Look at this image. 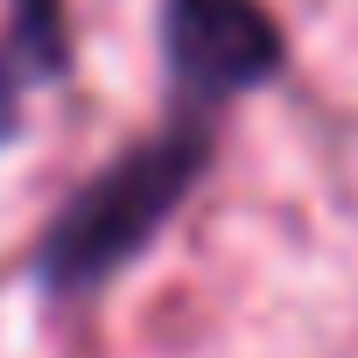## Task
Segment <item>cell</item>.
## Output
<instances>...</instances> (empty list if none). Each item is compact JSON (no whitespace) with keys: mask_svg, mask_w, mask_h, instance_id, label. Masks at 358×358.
Returning <instances> with one entry per match:
<instances>
[{"mask_svg":"<svg viewBox=\"0 0 358 358\" xmlns=\"http://www.w3.org/2000/svg\"><path fill=\"white\" fill-rule=\"evenodd\" d=\"M204 120H183V127H169L141 148H127L113 169H99L92 183L64 204V218L43 232V281L50 288H92L106 281L113 267H127L162 225L169 211L190 197L197 183V169H204Z\"/></svg>","mask_w":358,"mask_h":358,"instance_id":"1","label":"cell"},{"mask_svg":"<svg viewBox=\"0 0 358 358\" xmlns=\"http://www.w3.org/2000/svg\"><path fill=\"white\" fill-rule=\"evenodd\" d=\"M162 50L190 106H218L281 64V29L260 0H162Z\"/></svg>","mask_w":358,"mask_h":358,"instance_id":"2","label":"cell"}]
</instances>
